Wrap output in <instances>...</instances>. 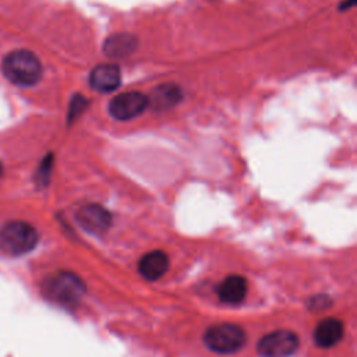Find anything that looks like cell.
Wrapping results in <instances>:
<instances>
[{"label": "cell", "instance_id": "obj_1", "mask_svg": "<svg viewBox=\"0 0 357 357\" xmlns=\"http://www.w3.org/2000/svg\"><path fill=\"white\" fill-rule=\"evenodd\" d=\"M86 291L84 280L73 272L59 271L42 282L43 296L60 305L73 307L75 305Z\"/></svg>", "mask_w": 357, "mask_h": 357}, {"label": "cell", "instance_id": "obj_2", "mask_svg": "<svg viewBox=\"0 0 357 357\" xmlns=\"http://www.w3.org/2000/svg\"><path fill=\"white\" fill-rule=\"evenodd\" d=\"M4 77L20 86H32L42 78V63L29 50H13L4 56L1 63Z\"/></svg>", "mask_w": 357, "mask_h": 357}, {"label": "cell", "instance_id": "obj_3", "mask_svg": "<svg viewBox=\"0 0 357 357\" xmlns=\"http://www.w3.org/2000/svg\"><path fill=\"white\" fill-rule=\"evenodd\" d=\"M39 240L33 226L26 222H8L0 227V252L18 257L32 251Z\"/></svg>", "mask_w": 357, "mask_h": 357}, {"label": "cell", "instance_id": "obj_4", "mask_svg": "<svg viewBox=\"0 0 357 357\" xmlns=\"http://www.w3.org/2000/svg\"><path fill=\"white\" fill-rule=\"evenodd\" d=\"M205 346L218 354H233L245 343V332L236 324H216L204 333Z\"/></svg>", "mask_w": 357, "mask_h": 357}, {"label": "cell", "instance_id": "obj_5", "mask_svg": "<svg viewBox=\"0 0 357 357\" xmlns=\"http://www.w3.org/2000/svg\"><path fill=\"white\" fill-rule=\"evenodd\" d=\"M300 340L291 331H273L258 342L257 350L261 357H290L298 349Z\"/></svg>", "mask_w": 357, "mask_h": 357}, {"label": "cell", "instance_id": "obj_6", "mask_svg": "<svg viewBox=\"0 0 357 357\" xmlns=\"http://www.w3.org/2000/svg\"><path fill=\"white\" fill-rule=\"evenodd\" d=\"M148 107V96L141 92H124L109 102V113L116 120H131Z\"/></svg>", "mask_w": 357, "mask_h": 357}, {"label": "cell", "instance_id": "obj_7", "mask_svg": "<svg viewBox=\"0 0 357 357\" xmlns=\"http://www.w3.org/2000/svg\"><path fill=\"white\" fill-rule=\"evenodd\" d=\"M75 219L85 231L92 234H103L112 225L110 212L98 204L81 206L75 213Z\"/></svg>", "mask_w": 357, "mask_h": 357}, {"label": "cell", "instance_id": "obj_8", "mask_svg": "<svg viewBox=\"0 0 357 357\" xmlns=\"http://www.w3.org/2000/svg\"><path fill=\"white\" fill-rule=\"evenodd\" d=\"M120 82L121 73L114 63L99 64L89 74V85L98 92H113L120 86Z\"/></svg>", "mask_w": 357, "mask_h": 357}, {"label": "cell", "instance_id": "obj_9", "mask_svg": "<svg viewBox=\"0 0 357 357\" xmlns=\"http://www.w3.org/2000/svg\"><path fill=\"white\" fill-rule=\"evenodd\" d=\"M169 269V257L166 252L160 250H153L142 255L138 262V271L141 276L146 280H158L160 279Z\"/></svg>", "mask_w": 357, "mask_h": 357}, {"label": "cell", "instance_id": "obj_10", "mask_svg": "<svg viewBox=\"0 0 357 357\" xmlns=\"http://www.w3.org/2000/svg\"><path fill=\"white\" fill-rule=\"evenodd\" d=\"M344 326L342 321L336 318H325L315 326L314 342L318 347L329 349L342 340Z\"/></svg>", "mask_w": 357, "mask_h": 357}, {"label": "cell", "instance_id": "obj_11", "mask_svg": "<svg viewBox=\"0 0 357 357\" xmlns=\"http://www.w3.org/2000/svg\"><path fill=\"white\" fill-rule=\"evenodd\" d=\"M247 294V280L240 275L226 276L218 286L219 300L225 304H240Z\"/></svg>", "mask_w": 357, "mask_h": 357}, {"label": "cell", "instance_id": "obj_12", "mask_svg": "<svg viewBox=\"0 0 357 357\" xmlns=\"http://www.w3.org/2000/svg\"><path fill=\"white\" fill-rule=\"evenodd\" d=\"M137 49V38L130 33H114L105 40L103 50L110 59H124Z\"/></svg>", "mask_w": 357, "mask_h": 357}, {"label": "cell", "instance_id": "obj_13", "mask_svg": "<svg viewBox=\"0 0 357 357\" xmlns=\"http://www.w3.org/2000/svg\"><path fill=\"white\" fill-rule=\"evenodd\" d=\"M181 100V89L174 84H163L153 89L148 98V106L156 110H165L173 107Z\"/></svg>", "mask_w": 357, "mask_h": 357}, {"label": "cell", "instance_id": "obj_14", "mask_svg": "<svg viewBox=\"0 0 357 357\" xmlns=\"http://www.w3.org/2000/svg\"><path fill=\"white\" fill-rule=\"evenodd\" d=\"M331 304H332V303H331V298H329L328 296L319 294V296H315V297H312V298L310 300L308 307H310L311 310H314V311H322V310L328 308Z\"/></svg>", "mask_w": 357, "mask_h": 357}, {"label": "cell", "instance_id": "obj_15", "mask_svg": "<svg viewBox=\"0 0 357 357\" xmlns=\"http://www.w3.org/2000/svg\"><path fill=\"white\" fill-rule=\"evenodd\" d=\"M3 174V165H1V162H0V176Z\"/></svg>", "mask_w": 357, "mask_h": 357}]
</instances>
